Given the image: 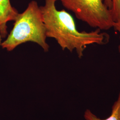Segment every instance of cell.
Instances as JSON below:
<instances>
[{"label":"cell","mask_w":120,"mask_h":120,"mask_svg":"<svg viewBox=\"0 0 120 120\" xmlns=\"http://www.w3.org/2000/svg\"><path fill=\"white\" fill-rule=\"evenodd\" d=\"M58 0H45V4L40 6L47 38L55 39L63 50H75L80 58L88 45L108 43L109 35L99 29L90 32L77 30L72 16L64 9L56 8Z\"/></svg>","instance_id":"1"},{"label":"cell","mask_w":120,"mask_h":120,"mask_svg":"<svg viewBox=\"0 0 120 120\" xmlns=\"http://www.w3.org/2000/svg\"><path fill=\"white\" fill-rule=\"evenodd\" d=\"M14 22L13 29L1 43L3 49L12 51L22 44L32 42L38 45L45 52L49 51L45 26L36 1L30 2L22 13H19Z\"/></svg>","instance_id":"2"},{"label":"cell","mask_w":120,"mask_h":120,"mask_svg":"<svg viewBox=\"0 0 120 120\" xmlns=\"http://www.w3.org/2000/svg\"><path fill=\"white\" fill-rule=\"evenodd\" d=\"M65 8L72 12L79 20L91 27L107 30L113 27L110 9L104 0H58Z\"/></svg>","instance_id":"3"},{"label":"cell","mask_w":120,"mask_h":120,"mask_svg":"<svg viewBox=\"0 0 120 120\" xmlns=\"http://www.w3.org/2000/svg\"><path fill=\"white\" fill-rule=\"evenodd\" d=\"M18 14L17 9L12 5L10 0H0V36L2 38L8 35L7 23L14 21Z\"/></svg>","instance_id":"4"},{"label":"cell","mask_w":120,"mask_h":120,"mask_svg":"<svg viewBox=\"0 0 120 120\" xmlns=\"http://www.w3.org/2000/svg\"><path fill=\"white\" fill-rule=\"evenodd\" d=\"M86 120H120V92L117 100L112 108L111 115L105 119H101L94 114L90 109H87L84 113Z\"/></svg>","instance_id":"5"},{"label":"cell","mask_w":120,"mask_h":120,"mask_svg":"<svg viewBox=\"0 0 120 120\" xmlns=\"http://www.w3.org/2000/svg\"><path fill=\"white\" fill-rule=\"evenodd\" d=\"M112 6L110 9L114 22L120 19V0H112Z\"/></svg>","instance_id":"6"},{"label":"cell","mask_w":120,"mask_h":120,"mask_svg":"<svg viewBox=\"0 0 120 120\" xmlns=\"http://www.w3.org/2000/svg\"><path fill=\"white\" fill-rule=\"evenodd\" d=\"M113 27L115 29L116 31H117L120 34V19L118 20H117L116 22H114ZM118 51L120 54V43L118 46Z\"/></svg>","instance_id":"7"},{"label":"cell","mask_w":120,"mask_h":120,"mask_svg":"<svg viewBox=\"0 0 120 120\" xmlns=\"http://www.w3.org/2000/svg\"><path fill=\"white\" fill-rule=\"evenodd\" d=\"M104 2L108 8L109 9H111L112 6V0H104Z\"/></svg>","instance_id":"8"},{"label":"cell","mask_w":120,"mask_h":120,"mask_svg":"<svg viewBox=\"0 0 120 120\" xmlns=\"http://www.w3.org/2000/svg\"><path fill=\"white\" fill-rule=\"evenodd\" d=\"M1 36H0V45H1Z\"/></svg>","instance_id":"9"}]
</instances>
